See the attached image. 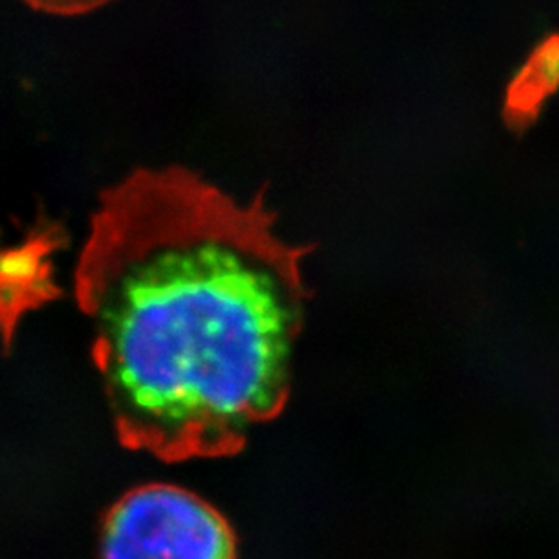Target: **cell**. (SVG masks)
I'll return each instance as SVG.
<instances>
[{"label":"cell","instance_id":"6da1fadb","mask_svg":"<svg viewBox=\"0 0 559 559\" xmlns=\"http://www.w3.org/2000/svg\"><path fill=\"white\" fill-rule=\"evenodd\" d=\"M305 255L264 192L234 194L186 165L140 167L102 190L73 294L126 445L223 456L283 412Z\"/></svg>","mask_w":559,"mask_h":559},{"label":"cell","instance_id":"7a4b0ae2","mask_svg":"<svg viewBox=\"0 0 559 559\" xmlns=\"http://www.w3.org/2000/svg\"><path fill=\"white\" fill-rule=\"evenodd\" d=\"M102 559H238V542L209 501L153 484L112 506L102 528Z\"/></svg>","mask_w":559,"mask_h":559},{"label":"cell","instance_id":"3957f363","mask_svg":"<svg viewBox=\"0 0 559 559\" xmlns=\"http://www.w3.org/2000/svg\"><path fill=\"white\" fill-rule=\"evenodd\" d=\"M57 249V236L48 228L29 230L15 243L2 241L0 234V341L4 346H10L29 313L59 294Z\"/></svg>","mask_w":559,"mask_h":559},{"label":"cell","instance_id":"277c9868","mask_svg":"<svg viewBox=\"0 0 559 559\" xmlns=\"http://www.w3.org/2000/svg\"><path fill=\"white\" fill-rule=\"evenodd\" d=\"M559 90V35L545 38L518 71L506 95V117L523 129L538 117L545 102Z\"/></svg>","mask_w":559,"mask_h":559}]
</instances>
